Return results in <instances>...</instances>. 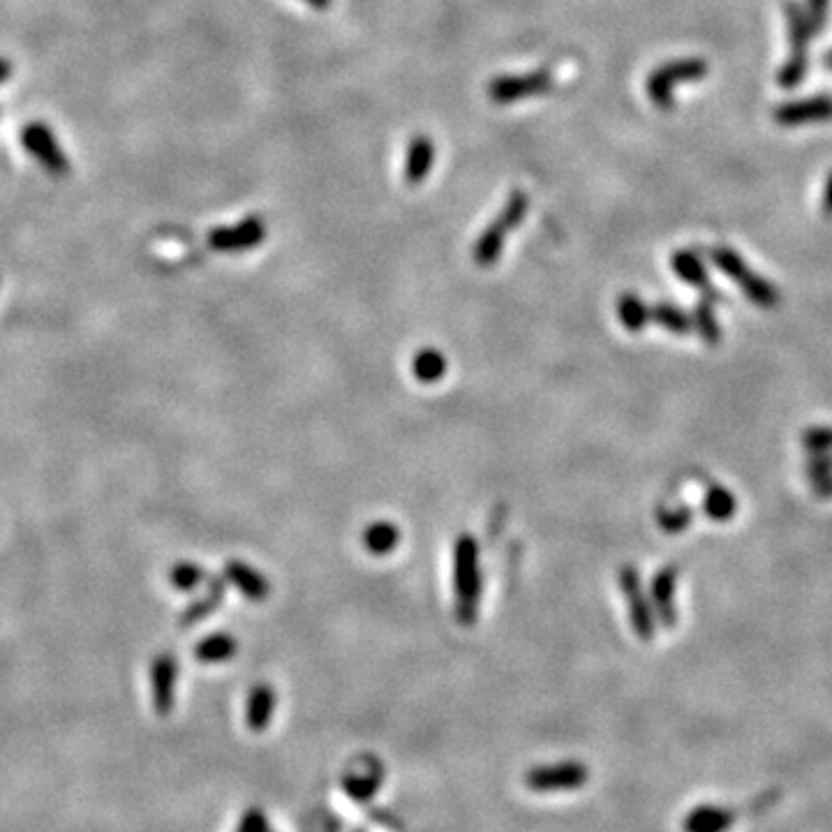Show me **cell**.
Segmentation results:
<instances>
[{
	"mask_svg": "<svg viewBox=\"0 0 832 832\" xmlns=\"http://www.w3.org/2000/svg\"><path fill=\"white\" fill-rule=\"evenodd\" d=\"M21 144H24L26 151L31 153L49 174H68V158H65V153L61 151V144H58L54 132L44 123L26 125L24 132H21Z\"/></svg>",
	"mask_w": 832,
	"mask_h": 832,
	"instance_id": "5",
	"label": "cell"
},
{
	"mask_svg": "<svg viewBox=\"0 0 832 832\" xmlns=\"http://www.w3.org/2000/svg\"><path fill=\"white\" fill-rule=\"evenodd\" d=\"M153 680V705L158 715H169L174 708L176 692V659L172 655H160L151 668Z\"/></svg>",
	"mask_w": 832,
	"mask_h": 832,
	"instance_id": "8",
	"label": "cell"
},
{
	"mask_svg": "<svg viewBox=\"0 0 832 832\" xmlns=\"http://www.w3.org/2000/svg\"><path fill=\"white\" fill-rule=\"evenodd\" d=\"M509 232L511 229L507 222L497 215V218L484 229V234L479 236L477 243H474V250H472L474 264L481 266V269H490V266H495L497 262H500Z\"/></svg>",
	"mask_w": 832,
	"mask_h": 832,
	"instance_id": "12",
	"label": "cell"
},
{
	"mask_svg": "<svg viewBox=\"0 0 832 832\" xmlns=\"http://www.w3.org/2000/svg\"><path fill=\"white\" fill-rule=\"evenodd\" d=\"M772 118H775V123L784 125V128L830 121V118H832V98H830V95H816V98H805V100H793V102L779 104V107L772 111Z\"/></svg>",
	"mask_w": 832,
	"mask_h": 832,
	"instance_id": "7",
	"label": "cell"
},
{
	"mask_svg": "<svg viewBox=\"0 0 832 832\" xmlns=\"http://www.w3.org/2000/svg\"><path fill=\"white\" fill-rule=\"evenodd\" d=\"M618 315L620 322L631 331L643 329L645 322H648V308L643 306V301L634 294H624L618 303Z\"/></svg>",
	"mask_w": 832,
	"mask_h": 832,
	"instance_id": "21",
	"label": "cell"
},
{
	"mask_svg": "<svg viewBox=\"0 0 832 832\" xmlns=\"http://www.w3.org/2000/svg\"><path fill=\"white\" fill-rule=\"evenodd\" d=\"M225 578L243 594L245 599H250V601H264L271 594L269 578H266L262 571L252 569L250 564H245L241 560L227 562Z\"/></svg>",
	"mask_w": 832,
	"mask_h": 832,
	"instance_id": "10",
	"label": "cell"
},
{
	"mask_svg": "<svg viewBox=\"0 0 832 832\" xmlns=\"http://www.w3.org/2000/svg\"><path fill=\"white\" fill-rule=\"evenodd\" d=\"M673 266H675V271H678L680 276L689 282L703 280L701 264H698V259L694 255H689V252H678V255L673 257Z\"/></svg>",
	"mask_w": 832,
	"mask_h": 832,
	"instance_id": "27",
	"label": "cell"
},
{
	"mask_svg": "<svg viewBox=\"0 0 832 832\" xmlns=\"http://www.w3.org/2000/svg\"><path fill=\"white\" fill-rule=\"evenodd\" d=\"M239 832H266V823L262 812H250L245 816Z\"/></svg>",
	"mask_w": 832,
	"mask_h": 832,
	"instance_id": "29",
	"label": "cell"
},
{
	"mask_svg": "<svg viewBox=\"0 0 832 832\" xmlns=\"http://www.w3.org/2000/svg\"><path fill=\"white\" fill-rule=\"evenodd\" d=\"M823 208H826L828 213H832V174L826 181V190H823Z\"/></svg>",
	"mask_w": 832,
	"mask_h": 832,
	"instance_id": "30",
	"label": "cell"
},
{
	"mask_svg": "<svg viewBox=\"0 0 832 832\" xmlns=\"http://www.w3.org/2000/svg\"><path fill=\"white\" fill-rule=\"evenodd\" d=\"M303 3H306L308 7H312V10H329L331 7V0H303Z\"/></svg>",
	"mask_w": 832,
	"mask_h": 832,
	"instance_id": "31",
	"label": "cell"
},
{
	"mask_svg": "<svg viewBox=\"0 0 832 832\" xmlns=\"http://www.w3.org/2000/svg\"><path fill=\"white\" fill-rule=\"evenodd\" d=\"M620 583H622L624 597H627V601H629L631 622H634L636 634L641 638H652V611H650L648 601L643 599V592H641V585H638L636 571L624 567L622 574H620Z\"/></svg>",
	"mask_w": 832,
	"mask_h": 832,
	"instance_id": "11",
	"label": "cell"
},
{
	"mask_svg": "<svg viewBox=\"0 0 832 832\" xmlns=\"http://www.w3.org/2000/svg\"><path fill=\"white\" fill-rule=\"evenodd\" d=\"M222 601H225V583H222V578H213L204 597L197 599L195 604H190L188 608H185L181 624H183V627H190V624L202 622L204 618H208V615L215 611V608L222 604Z\"/></svg>",
	"mask_w": 832,
	"mask_h": 832,
	"instance_id": "18",
	"label": "cell"
},
{
	"mask_svg": "<svg viewBox=\"0 0 832 832\" xmlns=\"http://www.w3.org/2000/svg\"><path fill=\"white\" fill-rule=\"evenodd\" d=\"M527 211H530V199H527V195H525L523 190H516V192H511V197L507 199V204H504L500 218L504 222H507L511 232H514V229H518L520 225H523Z\"/></svg>",
	"mask_w": 832,
	"mask_h": 832,
	"instance_id": "25",
	"label": "cell"
},
{
	"mask_svg": "<svg viewBox=\"0 0 832 832\" xmlns=\"http://www.w3.org/2000/svg\"><path fill=\"white\" fill-rule=\"evenodd\" d=\"M266 239V222L259 215L241 220L234 227H218L208 234V245L218 252H245Z\"/></svg>",
	"mask_w": 832,
	"mask_h": 832,
	"instance_id": "6",
	"label": "cell"
},
{
	"mask_svg": "<svg viewBox=\"0 0 832 832\" xmlns=\"http://www.w3.org/2000/svg\"><path fill=\"white\" fill-rule=\"evenodd\" d=\"M382 784V770L380 768H366L363 772H352L345 777V791L354 800H368Z\"/></svg>",
	"mask_w": 832,
	"mask_h": 832,
	"instance_id": "20",
	"label": "cell"
},
{
	"mask_svg": "<svg viewBox=\"0 0 832 832\" xmlns=\"http://www.w3.org/2000/svg\"><path fill=\"white\" fill-rule=\"evenodd\" d=\"M206 581V571L195 562H178L172 569V583L174 588L188 592L195 590L199 583Z\"/></svg>",
	"mask_w": 832,
	"mask_h": 832,
	"instance_id": "24",
	"label": "cell"
},
{
	"mask_svg": "<svg viewBox=\"0 0 832 832\" xmlns=\"http://www.w3.org/2000/svg\"><path fill=\"white\" fill-rule=\"evenodd\" d=\"M805 14L809 19V26H812L814 35H819L828 24L830 14V0H807L805 3Z\"/></svg>",
	"mask_w": 832,
	"mask_h": 832,
	"instance_id": "26",
	"label": "cell"
},
{
	"mask_svg": "<svg viewBox=\"0 0 832 832\" xmlns=\"http://www.w3.org/2000/svg\"><path fill=\"white\" fill-rule=\"evenodd\" d=\"M273 710H276V692L269 685H257L248 696V710L245 719L252 731H264L271 724Z\"/></svg>",
	"mask_w": 832,
	"mask_h": 832,
	"instance_id": "14",
	"label": "cell"
},
{
	"mask_svg": "<svg viewBox=\"0 0 832 832\" xmlns=\"http://www.w3.org/2000/svg\"><path fill=\"white\" fill-rule=\"evenodd\" d=\"M435 165V141L428 135H416L410 139L405 151L403 176L410 185H419L426 181Z\"/></svg>",
	"mask_w": 832,
	"mask_h": 832,
	"instance_id": "9",
	"label": "cell"
},
{
	"mask_svg": "<svg viewBox=\"0 0 832 832\" xmlns=\"http://www.w3.org/2000/svg\"><path fill=\"white\" fill-rule=\"evenodd\" d=\"M236 650H239V643H236L232 634H213L197 643L195 657L199 661H206V664H218V661L232 659Z\"/></svg>",
	"mask_w": 832,
	"mask_h": 832,
	"instance_id": "19",
	"label": "cell"
},
{
	"mask_svg": "<svg viewBox=\"0 0 832 832\" xmlns=\"http://www.w3.org/2000/svg\"><path fill=\"white\" fill-rule=\"evenodd\" d=\"M823 68L832 70V49H828L826 54H823Z\"/></svg>",
	"mask_w": 832,
	"mask_h": 832,
	"instance_id": "33",
	"label": "cell"
},
{
	"mask_svg": "<svg viewBox=\"0 0 832 832\" xmlns=\"http://www.w3.org/2000/svg\"><path fill=\"white\" fill-rule=\"evenodd\" d=\"M705 74H708V63L701 61V58H680V61L664 63L657 70H652L648 81H645V93H648L655 107L671 109L673 88L678 84H689V81H701Z\"/></svg>",
	"mask_w": 832,
	"mask_h": 832,
	"instance_id": "2",
	"label": "cell"
},
{
	"mask_svg": "<svg viewBox=\"0 0 832 832\" xmlns=\"http://www.w3.org/2000/svg\"><path fill=\"white\" fill-rule=\"evenodd\" d=\"M655 315H657V319H659L661 324L671 326V329H675V331H682V326H685V324H682V317L675 310H671V308L661 306V308H657Z\"/></svg>",
	"mask_w": 832,
	"mask_h": 832,
	"instance_id": "28",
	"label": "cell"
},
{
	"mask_svg": "<svg viewBox=\"0 0 832 832\" xmlns=\"http://www.w3.org/2000/svg\"><path fill=\"white\" fill-rule=\"evenodd\" d=\"M588 779H590V772L583 763L569 761V763L539 765V768H532L525 775V786L537 793L576 791L588 784Z\"/></svg>",
	"mask_w": 832,
	"mask_h": 832,
	"instance_id": "4",
	"label": "cell"
},
{
	"mask_svg": "<svg viewBox=\"0 0 832 832\" xmlns=\"http://www.w3.org/2000/svg\"><path fill=\"white\" fill-rule=\"evenodd\" d=\"M738 819V812L731 807L719 805H701L689 812V816L682 823L685 832H726Z\"/></svg>",
	"mask_w": 832,
	"mask_h": 832,
	"instance_id": "13",
	"label": "cell"
},
{
	"mask_svg": "<svg viewBox=\"0 0 832 832\" xmlns=\"http://www.w3.org/2000/svg\"><path fill=\"white\" fill-rule=\"evenodd\" d=\"M784 12H786V26H789L791 54L807 56L809 44H812V37H816V35L812 31V26H809L805 7H800L798 3L789 0V3H786V7H784Z\"/></svg>",
	"mask_w": 832,
	"mask_h": 832,
	"instance_id": "15",
	"label": "cell"
},
{
	"mask_svg": "<svg viewBox=\"0 0 832 832\" xmlns=\"http://www.w3.org/2000/svg\"><path fill=\"white\" fill-rule=\"evenodd\" d=\"M553 74L551 70H534L525 74H504L495 77L488 84V98L495 104H514L527 98H537L551 91Z\"/></svg>",
	"mask_w": 832,
	"mask_h": 832,
	"instance_id": "3",
	"label": "cell"
},
{
	"mask_svg": "<svg viewBox=\"0 0 832 832\" xmlns=\"http://www.w3.org/2000/svg\"><path fill=\"white\" fill-rule=\"evenodd\" d=\"M481 578L479 544L472 534H460L453 546V592H456V618L460 624H472L479 613Z\"/></svg>",
	"mask_w": 832,
	"mask_h": 832,
	"instance_id": "1",
	"label": "cell"
},
{
	"mask_svg": "<svg viewBox=\"0 0 832 832\" xmlns=\"http://www.w3.org/2000/svg\"><path fill=\"white\" fill-rule=\"evenodd\" d=\"M807 70H809V56L791 54L789 61L782 65V70H779L777 74V84L791 91V88H796L802 84V81H805Z\"/></svg>",
	"mask_w": 832,
	"mask_h": 832,
	"instance_id": "23",
	"label": "cell"
},
{
	"mask_svg": "<svg viewBox=\"0 0 832 832\" xmlns=\"http://www.w3.org/2000/svg\"><path fill=\"white\" fill-rule=\"evenodd\" d=\"M652 594H655L657 608L661 620L666 624L673 622V571H661L655 578V585H652Z\"/></svg>",
	"mask_w": 832,
	"mask_h": 832,
	"instance_id": "22",
	"label": "cell"
},
{
	"mask_svg": "<svg viewBox=\"0 0 832 832\" xmlns=\"http://www.w3.org/2000/svg\"><path fill=\"white\" fill-rule=\"evenodd\" d=\"M12 74V65L5 61V58H0V84H5L7 79H10Z\"/></svg>",
	"mask_w": 832,
	"mask_h": 832,
	"instance_id": "32",
	"label": "cell"
},
{
	"mask_svg": "<svg viewBox=\"0 0 832 832\" xmlns=\"http://www.w3.org/2000/svg\"><path fill=\"white\" fill-rule=\"evenodd\" d=\"M398 544H400V530H398V525L389 523V520H380V523L368 525L366 530H363V548H366L370 555L384 557L396 551Z\"/></svg>",
	"mask_w": 832,
	"mask_h": 832,
	"instance_id": "16",
	"label": "cell"
},
{
	"mask_svg": "<svg viewBox=\"0 0 832 832\" xmlns=\"http://www.w3.org/2000/svg\"><path fill=\"white\" fill-rule=\"evenodd\" d=\"M447 356H444L440 349L426 347L419 349V354L412 359V373L419 382L423 384H435L440 382L444 375H447Z\"/></svg>",
	"mask_w": 832,
	"mask_h": 832,
	"instance_id": "17",
	"label": "cell"
}]
</instances>
